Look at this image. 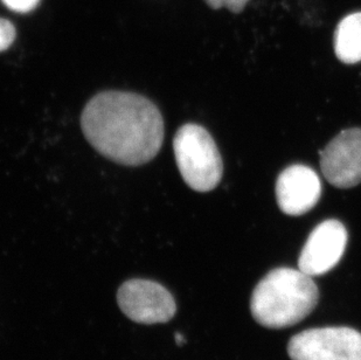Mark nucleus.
<instances>
[{"instance_id": "1", "label": "nucleus", "mask_w": 361, "mask_h": 360, "mask_svg": "<svg viewBox=\"0 0 361 360\" xmlns=\"http://www.w3.org/2000/svg\"><path fill=\"white\" fill-rule=\"evenodd\" d=\"M85 138L102 156L126 167H140L157 156L164 119L154 102L126 92H103L83 109Z\"/></svg>"}, {"instance_id": "2", "label": "nucleus", "mask_w": 361, "mask_h": 360, "mask_svg": "<svg viewBox=\"0 0 361 360\" xmlns=\"http://www.w3.org/2000/svg\"><path fill=\"white\" fill-rule=\"evenodd\" d=\"M318 299L319 292L311 276L300 269L276 268L254 289L250 311L259 325L283 329L309 316Z\"/></svg>"}, {"instance_id": "3", "label": "nucleus", "mask_w": 361, "mask_h": 360, "mask_svg": "<svg viewBox=\"0 0 361 360\" xmlns=\"http://www.w3.org/2000/svg\"><path fill=\"white\" fill-rule=\"evenodd\" d=\"M174 156L185 183L197 192H209L218 186L224 174L218 146L207 130L185 124L173 140Z\"/></svg>"}, {"instance_id": "4", "label": "nucleus", "mask_w": 361, "mask_h": 360, "mask_svg": "<svg viewBox=\"0 0 361 360\" xmlns=\"http://www.w3.org/2000/svg\"><path fill=\"white\" fill-rule=\"evenodd\" d=\"M293 360H361V333L348 326L305 330L290 340Z\"/></svg>"}, {"instance_id": "5", "label": "nucleus", "mask_w": 361, "mask_h": 360, "mask_svg": "<svg viewBox=\"0 0 361 360\" xmlns=\"http://www.w3.org/2000/svg\"><path fill=\"white\" fill-rule=\"evenodd\" d=\"M117 302L126 317L140 324L166 323L177 310L171 292L149 280H130L123 283Z\"/></svg>"}, {"instance_id": "6", "label": "nucleus", "mask_w": 361, "mask_h": 360, "mask_svg": "<svg viewBox=\"0 0 361 360\" xmlns=\"http://www.w3.org/2000/svg\"><path fill=\"white\" fill-rule=\"evenodd\" d=\"M325 179L338 187L350 188L361 183V129L343 130L321 152Z\"/></svg>"}, {"instance_id": "7", "label": "nucleus", "mask_w": 361, "mask_h": 360, "mask_svg": "<svg viewBox=\"0 0 361 360\" xmlns=\"http://www.w3.org/2000/svg\"><path fill=\"white\" fill-rule=\"evenodd\" d=\"M346 244L348 231L341 221H323L305 242L298 258V269L311 277L326 274L341 261Z\"/></svg>"}, {"instance_id": "8", "label": "nucleus", "mask_w": 361, "mask_h": 360, "mask_svg": "<svg viewBox=\"0 0 361 360\" xmlns=\"http://www.w3.org/2000/svg\"><path fill=\"white\" fill-rule=\"evenodd\" d=\"M321 194L322 184L318 174L305 165L286 167L277 179V204L286 215H305L317 205Z\"/></svg>"}, {"instance_id": "9", "label": "nucleus", "mask_w": 361, "mask_h": 360, "mask_svg": "<svg viewBox=\"0 0 361 360\" xmlns=\"http://www.w3.org/2000/svg\"><path fill=\"white\" fill-rule=\"evenodd\" d=\"M334 53L344 64L361 61V12L348 14L334 32Z\"/></svg>"}, {"instance_id": "10", "label": "nucleus", "mask_w": 361, "mask_h": 360, "mask_svg": "<svg viewBox=\"0 0 361 360\" xmlns=\"http://www.w3.org/2000/svg\"><path fill=\"white\" fill-rule=\"evenodd\" d=\"M17 32L13 24L6 19L0 18V52L6 51L13 44Z\"/></svg>"}, {"instance_id": "11", "label": "nucleus", "mask_w": 361, "mask_h": 360, "mask_svg": "<svg viewBox=\"0 0 361 360\" xmlns=\"http://www.w3.org/2000/svg\"><path fill=\"white\" fill-rule=\"evenodd\" d=\"M5 6L17 13H30L35 10L40 0H1Z\"/></svg>"}, {"instance_id": "12", "label": "nucleus", "mask_w": 361, "mask_h": 360, "mask_svg": "<svg viewBox=\"0 0 361 360\" xmlns=\"http://www.w3.org/2000/svg\"><path fill=\"white\" fill-rule=\"evenodd\" d=\"M208 6L219 10L221 7H227L233 13H240L245 5L248 4L249 0H204Z\"/></svg>"}, {"instance_id": "13", "label": "nucleus", "mask_w": 361, "mask_h": 360, "mask_svg": "<svg viewBox=\"0 0 361 360\" xmlns=\"http://www.w3.org/2000/svg\"><path fill=\"white\" fill-rule=\"evenodd\" d=\"M176 342L180 345L185 342L184 337L181 336L180 333H176Z\"/></svg>"}]
</instances>
